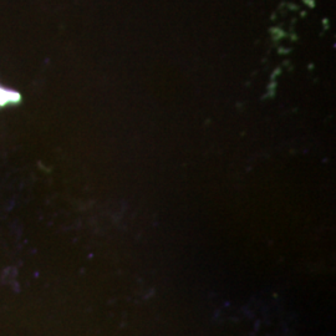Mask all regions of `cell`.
<instances>
[{
  "mask_svg": "<svg viewBox=\"0 0 336 336\" xmlns=\"http://www.w3.org/2000/svg\"><path fill=\"white\" fill-rule=\"evenodd\" d=\"M304 3H307V4H309V6H311V8H314V6H315L314 0H311V2H310V0H304Z\"/></svg>",
  "mask_w": 336,
  "mask_h": 336,
  "instance_id": "6da1fadb",
  "label": "cell"
}]
</instances>
